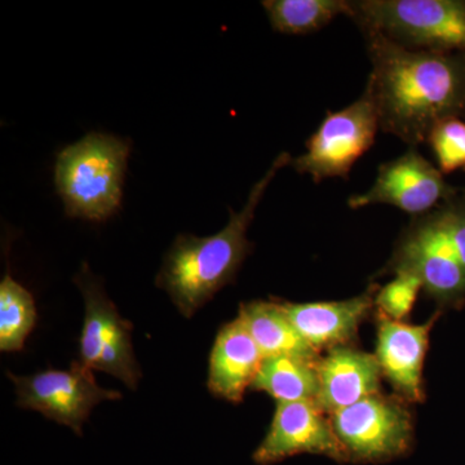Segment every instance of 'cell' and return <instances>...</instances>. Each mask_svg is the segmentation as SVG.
Returning a JSON list of instances; mask_svg holds the SVG:
<instances>
[{"mask_svg":"<svg viewBox=\"0 0 465 465\" xmlns=\"http://www.w3.org/2000/svg\"><path fill=\"white\" fill-rule=\"evenodd\" d=\"M262 351L240 318L224 324L210 354L207 387L219 399L238 403L262 366Z\"/></svg>","mask_w":465,"mask_h":465,"instance_id":"obj_15","label":"cell"},{"mask_svg":"<svg viewBox=\"0 0 465 465\" xmlns=\"http://www.w3.org/2000/svg\"><path fill=\"white\" fill-rule=\"evenodd\" d=\"M262 5L275 32L290 35L318 32L341 15L351 16L347 0H265Z\"/></svg>","mask_w":465,"mask_h":465,"instance_id":"obj_18","label":"cell"},{"mask_svg":"<svg viewBox=\"0 0 465 465\" xmlns=\"http://www.w3.org/2000/svg\"><path fill=\"white\" fill-rule=\"evenodd\" d=\"M300 454L322 455L339 463H348L331 418L327 419L316 401L277 402L273 421L253 452V461L272 465Z\"/></svg>","mask_w":465,"mask_h":465,"instance_id":"obj_10","label":"cell"},{"mask_svg":"<svg viewBox=\"0 0 465 465\" xmlns=\"http://www.w3.org/2000/svg\"><path fill=\"white\" fill-rule=\"evenodd\" d=\"M317 360L307 357L264 358L251 388L265 391L277 402L316 401Z\"/></svg>","mask_w":465,"mask_h":465,"instance_id":"obj_17","label":"cell"},{"mask_svg":"<svg viewBox=\"0 0 465 465\" xmlns=\"http://www.w3.org/2000/svg\"><path fill=\"white\" fill-rule=\"evenodd\" d=\"M351 17L411 50L465 54V0H361Z\"/></svg>","mask_w":465,"mask_h":465,"instance_id":"obj_4","label":"cell"},{"mask_svg":"<svg viewBox=\"0 0 465 465\" xmlns=\"http://www.w3.org/2000/svg\"><path fill=\"white\" fill-rule=\"evenodd\" d=\"M36 323L35 302L29 290L7 274L0 283V351H23Z\"/></svg>","mask_w":465,"mask_h":465,"instance_id":"obj_19","label":"cell"},{"mask_svg":"<svg viewBox=\"0 0 465 465\" xmlns=\"http://www.w3.org/2000/svg\"><path fill=\"white\" fill-rule=\"evenodd\" d=\"M427 142L433 150L440 173L465 170V122L459 116L439 122L430 131Z\"/></svg>","mask_w":465,"mask_h":465,"instance_id":"obj_21","label":"cell"},{"mask_svg":"<svg viewBox=\"0 0 465 465\" xmlns=\"http://www.w3.org/2000/svg\"><path fill=\"white\" fill-rule=\"evenodd\" d=\"M394 274L393 280L376 292L375 305L381 309V316L402 322L411 313L423 286L420 280L409 272Z\"/></svg>","mask_w":465,"mask_h":465,"instance_id":"obj_22","label":"cell"},{"mask_svg":"<svg viewBox=\"0 0 465 465\" xmlns=\"http://www.w3.org/2000/svg\"><path fill=\"white\" fill-rule=\"evenodd\" d=\"M418 224L445 244L465 268V210L460 201L446 202L445 206L421 216Z\"/></svg>","mask_w":465,"mask_h":465,"instance_id":"obj_20","label":"cell"},{"mask_svg":"<svg viewBox=\"0 0 465 465\" xmlns=\"http://www.w3.org/2000/svg\"><path fill=\"white\" fill-rule=\"evenodd\" d=\"M8 376L16 387L18 407L41 412L79 436L94 407L104 401L122 399L119 391L101 388L92 370L79 361L65 371L47 370L30 376L8 372Z\"/></svg>","mask_w":465,"mask_h":465,"instance_id":"obj_8","label":"cell"},{"mask_svg":"<svg viewBox=\"0 0 465 465\" xmlns=\"http://www.w3.org/2000/svg\"><path fill=\"white\" fill-rule=\"evenodd\" d=\"M378 323L376 358L382 378L405 402L424 400L423 370L430 336L439 314L427 323L410 324L381 316Z\"/></svg>","mask_w":465,"mask_h":465,"instance_id":"obj_12","label":"cell"},{"mask_svg":"<svg viewBox=\"0 0 465 465\" xmlns=\"http://www.w3.org/2000/svg\"><path fill=\"white\" fill-rule=\"evenodd\" d=\"M379 124L410 146L427 142L434 125L465 113V54L411 50L363 30Z\"/></svg>","mask_w":465,"mask_h":465,"instance_id":"obj_1","label":"cell"},{"mask_svg":"<svg viewBox=\"0 0 465 465\" xmlns=\"http://www.w3.org/2000/svg\"><path fill=\"white\" fill-rule=\"evenodd\" d=\"M291 161L292 158L286 152L274 159L264 176L251 189L240 213L231 211V219L223 231L203 238L177 235L164 255L155 284L166 291L183 317L194 316L198 309L234 281L252 251L247 231L255 217L256 208L274 177L291 164Z\"/></svg>","mask_w":465,"mask_h":465,"instance_id":"obj_2","label":"cell"},{"mask_svg":"<svg viewBox=\"0 0 465 465\" xmlns=\"http://www.w3.org/2000/svg\"><path fill=\"white\" fill-rule=\"evenodd\" d=\"M381 130L372 92L363 94L347 108L327 112L316 133L305 143L304 154L291 161L296 173L314 183L341 177L347 180L354 163L374 145Z\"/></svg>","mask_w":465,"mask_h":465,"instance_id":"obj_5","label":"cell"},{"mask_svg":"<svg viewBox=\"0 0 465 465\" xmlns=\"http://www.w3.org/2000/svg\"><path fill=\"white\" fill-rule=\"evenodd\" d=\"M460 202H461V204H463V207H464V210H465V197Z\"/></svg>","mask_w":465,"mask_h":465,"instance_id":"obj_23","label":"cell"},{"mask_svg":"<svg viewBox=\"0 0 465 465\" xmlns=\"http://www.w3.org/2000/svg\"><path fill=\"white\" fill-rule=\"evenodd\" d=\"M375 286L341 302H281L291 322L314 351L349 345L375 305Z\"/></svg>","mask_w":465,"mask_h":465,"instance_id":"obj_14","label":"cell"},{"mask_svg":"<svg viewBox=\"0 0 465 465\" xmlns=\"http://www.w3.org/2000/svg\"><path fill=\"white\" fill-rule=\"evenodd\" d=\"M238 318L262 351V357L296 356L317 360L318 353L291 322L281 302H256L242 304Z\"/></svg>","mask_w":465,"mask_h":465,"instance_id":"obj_16","label":"cell"},{"mask_svg":"<svg viewBox=\"0 0 465 465\" xmlns=\"http://www.w3.org/2000/svg\"><path fill=\"white\" fill-rule=\"evenodd\" d=\"M131 143L91 133L57 155L54 183L66 215L105 222L121 208Z\"/></svg>","mask_w":465,"mask_h":465,"instance_id":"obj_3","label":"cell"},{"mask_svg":"<svg viewBox=\"0 0 465 465\" xmlns=\"http://www.w3.org/2000/svg\"><path fill=\"white\" fill-rule=\"evenodd\" d=\"M391 271L409 272L440 308L465 304V268L445 244L415 223L400 242L390 262Z\"/></svg>","mask_w":465,"mask_h":465,"instance_id":"obj_11","label":"cell"},{"mask_svg":"<svg viewBox=\"0 0 465 465\" xmlns=\"http://www.w3.org/2000/svg\"><path fill=\"white\" fill-rule=\"evenodd\" d=\"M348 463H385L409 454L414 424L405 401L378 393L331 414Z\"/></svg>","mask_w":465,"mask_h":465,"instance_id":"obj_7","label":"cell"},{"mask_svg":"<svg viewBox=\"0 0 465 465\" xmlns=\"http://www.w3.org/2000/svg\"><path fill=\"white\" fill-rule=\"evenodd\" d=\"M455 193L439 168L411 146L401 157L382 163L371 188L351 195L348 206L358 210L372 204H390L410 215L424 216L440 202L451 201Z\"/></svg>","mask_w":465,"mask_h":465,"instance_id":"obj_9","label":"cell"},{"mask_svg":"<svg viewBox=\"0 0 465 465\" xmlns=\"http://www.w3.org/2000/svg\"><path fill=\"white\" fill-rule=\"evenodd\" d=\"M74 282L84 299V322L79 339V362L115 376L136 390L142 369L134 353L133 324L119 314L99 278L84 264Z\"/></svg>","mask_w":465,"mask_h":465,"instance_id":"obj_6","label":"cell"},{"mask_svg":"<svg viewBox=\"0 0 465 465\" xmlns=\"http://www.w3.org/2000/svg\"><path fill=\"white\" fill-rule=\"evenodd\" d=\"M317 371L316 402L326 414L381 393L382 372L378 358L351 345L327 351L326 356L318 358Z\"/></svg>","mask_w":465,"mask_h":465,"instance_id":"obj_13","label":"cell"}]
</instances>
